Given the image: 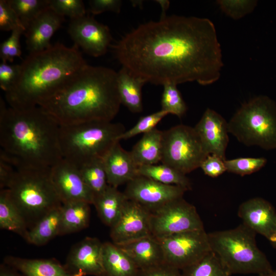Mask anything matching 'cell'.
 <instances>
[{
	"mask_svg": "<svg viewBox=\"0 0 276 276\" xmlns=\"http://www.w3.org/2000/svg\"><path fill=\"white\" fill-rule=\"evenodd\" d=\"M67 31L75 45L95 57L105 54L112 39L108 26L90 16L71 19Z\"/></svg>",
	"mask_w": 276,
	"mask_h": 276,
	"instance_id": "cell-12",
	"label": "cell"
},
{
	"mask_svg": "<svg viewBox=\"0 0 276 276\" xmlns=\"http://www.w3.org/2000/svg\"><path fill=\"white\" fill-rule=\"evenodd\" d=\"M217 3L221 10L234 19H238L251 13L257 5L256 1L220 0Z\"/></svg>",
	"mask_w": 276,
	"mask_h": 276,
	"instance_id": "cell-38",
	"label": "cell"
},
{
	"mask_svg": "<svg viewBox=\"0 0 276 276\" xmlns=\"http://www.w3.org/2000/svg\"><path fill=\"white\" fill-rule=\"evenodd\" d=\"M87 63L78 47L57 43L29 55L20 64L19 79L6 100L16 109L39 106L52 96L70 78Z\"/></svg>",
	"mask_w": 276,
	"mask_h": 276,
	"instance_id": "cell-4",
	"label": "cell"
},
{
	"mask_svg": "<svg viewBox=\"0 0 276 276\" xmlns=\"http://www.w3.org/2000/svg\"><path fill=\"white\" fill-rule=\"evenodd\" d=\"M268 240L272 247L276 249V228L272 236Z\"/></svg>",
	"mask_w": 276,
	"mask_h": 276,
	"instance_id": "cell-48",
	"label": "cell"
},
{
	"mask_svg": "<svg viewBox=\"0 0 276 276\" xmlns=\"http://www.w3.org/2000/svg\"><path fill=\"white\" fill-rule=\"evenodd\" d=\"M102 262L105 276H136L139 271L130 257L113 243H103Z\"/></svg>",
	"mask_w": 276,
	"mask_h": 276,
	"instance_id": "cell-25",
	"label": "cell"
},
{
	"mask_svg": "<svg viewBox=\"0 0 276 276\" xmlns=\"http://www.w3.org/2000/svg\"><path fill=\"white\" fill-rule=\"evenodd\" d=\"M50 169L16 168L6 189L29 230L50 211L62 204L53 185Z\"/></svg>",
	"mask_w": 276,
	"mask_h": 276,
	"instance_id": "cell-6",
	"label": "cell"
},
{
	"mask_svg": "<svg viewBox=\"0 0 276 276\" xmlns=\"http://www.w3.org/2000/svg\"><path fill=\"white\" fill-rule=\"evenodd\" d=\"M122 2L120 0H90L89 11L93 15H98L107 11L119 13Z\"/></svg>",
	"mask_w": 276,
	"mask_h": 276,
	"instance_id": "cell-43",
	"label": "cell"
},
{
	"mask_svg": "<svg viewBox=\"0 0 276 276\" xmlns=\"http://www.w3.org/2000/svg\"><path fill=\"white\" fill-rule=\"evenodd\" d=\"M158 3H159L162 8V13L161 17H165L167 16L166 15V12L167 10L169 8L170 2L168 1H156Z\"/></svg>",
	"mask_w": 276,
	"mask_h": 276,
	"instance_id": "cell-47",
	"label": "cell"
},
{
	"mask_svg": "<svg viewBox=\"0 0 276 276\" xmlns=\"http://www.w3.org/2000/svg\"><path fill=\"white\" fill-rule=\"evenodd\" d=\"M258 276H276V270H273L272 269L268 272L258 274Z\"/></svg>",
	"mask_w": 276,
	"mask_h": 276,
	"instance_id": "cell-49",
	"label": "cell"
},
{
	"mask_svg": "<svg viewBox=\"0 0 276 276\" xmlns=\"http://www.w3.org/2000/svg\"><path fill=\"white\" fill-rule=\"evenodd\" d=\"M21 72L20 64H0V87L5 92L10 91L17 82Z\"/></svg>",
	"mask_w": 276,
	"mask_h": 276,
	"instance_id": "cell-41",
	"label": "cell"
},
{
	"mask_svg": "<svg viewBox=\"0 0 276 276\" xmlns=\"http://www.w3.org/2000/svg\"><path fill=\"white\" fill-rule=\"evenodd\" d=\"M228 132L247 146L276 148V105L266 96L243 104L228 123Z\"/></svg>",
	"mask_w": 276,
	"mask_h": 276,
	"instance_id": "cell-8",
	"label": "cell"
},
{
	"mask_svg": "<svg viewBox=\"0 0 276 276\" xmlns=\"http://www.w3.org/2000/svg\"><path fill=\"white\" fill-rule=\"evenodd\" d=\"M18 28L25 27L19 18L11 7L8 0L0 1V29L4 31H12Z\"/></svg>",
	"mask_w": 276,
	"mask_h": 276,
	"instance_id": "cell-40",
	"label": "cell"
},
{
	"mask_svg": "<svg viewBox=\"0 0 276 276\" xmlns=\"http://www.w3.org/2000/svg\"><path fill=\"white\" fill-rule=\"evenodd\" d=\"M0 276H24L14 268L2 263L0 265Z\"/></svg>",
	"mask_w": 276,
	"mask_h": 276,
	"instance_id": "cell-46",
	"label": "cell"
},
{
	"mask_svg": "<svg viewBox=\"0 0 276 276\" xmlns=\"http://www.w3.org/2000/svg\"><path fill=\"white\" fill-rule=\"evenodd\" d=\"M238 215L242 223L267 239L275 229V209L262 198H252L242 203L239 207Z\"/></svg>",
	"mask_w": 276,
	"mask_h": 276,
	"instance_id": "cell-18",
	"label": "cell"
},
{
	"mask_svg": "<svg viewBox=\"0 0 276 276\" xmlns=\"http://www.w3.org/2000/svg\"><path fill=\"white\" fill-rule=\"evenodd\" d=\"M165 261L181 270L198 262L211 251L204 229L189 231L158 239Z\"/></svg>",
	"mask_w": 276,
	"mask_h": 276,
	"instance_id": "cell-11",
	"label": "cell"
},
{
	"mask_svg": "<svg viewBox=\"0 0 276 276\" xmlns=\"http://www.w3.org/2000/svg\"><path fill=\"white\" fill-rule=\"evenodd\" d=\"M167 114L168 112L160 109L158 111L141 117L135 125L120 135L119 141L129 139L136 135L150 131Z\"/></svg>",
	"mask_w": 276,
	"mask_h": 276,
	"instance_id": "cell-36",
	"label": "cell"
},
{
	"mask_svg": "<svg viewBox=\"0 0 276 276\" xmlns=\"http://www.w3.org/2000/svg\"><path fill=\"white\" fill-rule=\"evenodd\" d=\"M194 128L206 152L225 160L229 141L226 120L214 110L207 108Z\"/></svg>",
	"mask_w": 276,
	"mask_h": 276,
	"instance_id": "cell-17",
	"label": "cell"
},
{
	"mask_svg": "<svg viewBox=\"0 0 276 276\" xmlns=\"http://www.w3.org/2000/svg\"><path fill=\"white\" fill-rule=\"evenodd\" d=\"M118 73V88L121 104L133 113L143 110L142 87L146 82L122 67Z\"/></svg>",
	"mask_w": 276,
	"mask_h": 276,
	"instance_id": "cell-26",
	"label": "cell"
},
{
	"mask_svg": "<svg viewBox=\"0 0 276 276\" xmlns=\"http://www.w3.org/2000/svg\"><path fill=\"white\" fill-rule=\"evenodd\" d=\"M136 276H181V272L165 262L149 268L139 270Z\"/></svg>",
	"mask_w": 276,
	"mask_h": 276,
	"instance_id": "cell-44",
	"label": "cell"
},
{
	"mask_svg": "<svg viewBox=\"0 0 276 276\" xmlns=\"http://www.w3.org/2000/svg\"><path fill=\"white\" fill-rule=\"evenodd\" d=\"M16 167L2 153H0V188L7 189L13 179Z\"/></svg>",
	"mask_w": 276,
	"mask_h": 276,
	"instance_id": "cell-45",
	"label": "cell"
},
{
	"mask_svg": "<svg viewBox=\"0 0 276 276\" xmlns=\"http://www.w3.org/2000/svg\"><path fill=\"white\" fill-rule=\"evenodd\" d=\"M26 29L18 28L11 32V35L1 43L0 45V57L3 62H12L14 58L20 57L21 54L20 38L24 34Z\"/></svg>",
	"mask_w": 276,
	"mask_h": 276,
	"instance_id": "cell-39",
	"label": "cell"
},
{
	"mask_svg": "<svg viewBox=\"0 0 276 276\" xmlns=\"http://www.w3.org/2000/svg\"><path fill=\"white\" fill-rule=\"evenodd\" d=\"M110 228V238L116 245L152 236L149 211L127 199L119 220Z\"/></svg>",
	"mask_w": 276,
	"mask_h": 276,
	"instance_id": "cell-15",
	"label": "cell"
},
{
	"mask_svg": "<svg viewBox=\"0 0 276 276\" xmlns=\"http://www.w3.org/2000/svg\"><path fill=\"white\" fill-rule=\"evenodd\" d=\"M163 131L155 128L143 134L130 151L138 167L157 164L161 162Z\"/></svg>",
	"mask_w": 276,
	"mask_h": 276,
	"instance_id": "cell-23",
	"label": "cell"
},
{
	"mask_svg": "<svg viewBox=\"0 0 276 276\" xmlns=\"http://www.w3.org/2000/svg\"><path fill=\"white\" fill-rule=\"evenodd\" d=\"M4 263L24 276H74L64 265L54 259H34L12 256L4 258Z\"/></svg>",
	"mask_w": 276,
	"mask_h": 276,
	"instance_id": "cell-22",
	"label": "cell"
},
{
	"mask_svg": "<svg viewBox=\"0 0 276 276\" xmlns=\"http://www.w3.org/2000/svg\"><path fill=\"white\" fill-rule=\"evenodd\" d=\"M90 204L84 201H73L62 204L60 236L80 231L88 226Z\"/></svg>",
	"mask_w": 276,
	"mask_h": 276,
	"instance_id": "cell-27",
	"label": "cell"
},
{
	"mask_svg": "<svg viewBox=\"0 0 276 276\" xmlns=\"http://www.w3.org/2000/svg\"><path fill=\"white\" fill-rule=\"evenodd\" d=\"M49 7L57 14L71 19L85 15L86 10L81 0H49Z\"/></svg>",
	"mask_w": 276,
	"mask_h": 276,
	"instance_id": "cell-37",
	"label": "cell"
},
{
	"mask_svg": "<svg viewBox=\"0 0 276 276\" xmlns=\"http://www.w3.org/2000/svg\"><path fill=\"white\" fill-rule=\"evenodd\" d=\"M82 176L95 198L108 186L103 158L95 159L79 168Z\"/></svg>",
	"mask_w": 276,
	"mask_h": 276,
	"instance_id": "cell-31",
	"label": "cell"
},
{
	"mask_svg": "<svg viewBox=\"0 0 276 276\" xmlns=\"http://www.w3.org/2000/svg\"><path fill=\"white\" fill-rule=\"evenodd\" d=\"M161 99V110L168 114H172L181 118L186 113L187 107L177 85L167 83L164 85Z\"/></svg>",
	"mask_w": 276,
	"mask_h": 276,
	"instance_id": "cell-34",
	"label": "cell"
},
{
	"mask_svg": "<svg viewBox=\"0 0 276 276\" xmlns=\"http://www.w3.org/2000/svg\"><path fill=\"white\" fill-rule=\"evenodd\" d=\"M61 206L50 211L29 230L27 242L35 245L42 246L59 235Z\"/></svg>",
	"mask_w": 276,
	"mask_h": 276,
	"instance_id": "cell-29",
	"label": "cell"
},
{
	"mask_svg": "<svg viewBox=\"0 0 276 276\" xmlns=\"http://www.w3.org/2000/svg\"><path fill=\"white\" fill-rule=\"evenodd\" d=\"M0 228L13 232L27 241V223L6 189L0 191Z\"/></svg>",
	"mask_w": 276,
	"mask_h": 276,
	"instance_id": "cell-28",
	"label": "cell"
},
{
	"mask_svg": "<svg viewBox=\"0 0 276 276\" xmlns=\"http://www.w3.org/2000/svg\"><path fill=\"white\" fill-rule=\"evenodd\" d=\"M138 174L165 185L180 186L188 191L191 189V182L186 174L166 164L140 166Z\"/></svg>",
	"mask_w": 276,
	"mask_h": 276,
	"instance_id": "cell-30",
	"label": "cell"
},
{
	"mask_svg": "<svg viewBox=\"0 0 276 276\" xmlns=\"http://www.w3.org/2000/svg\"><path fill=\"white\" fill-rule=\"evenodd\" d=\"M64 20L63 16L57 14L50 7L33 19L24 33L29 53L42 51L51 47L52 36Z\"/></svg>",
	"mask_w": 276,
	"mask_h": 276,
	"instance_id": "cell-19",
	"label": "cell"
},
{
	"mask_svg": "<svg viewBox=\"0 0 276 276\" xmlns=\"http://www.w3.org/2000/svg\"><path fill=\"white\" fill-rule=\"evenodd\" d=\"M109 185L114 188L127 183L138 174V166L130 152L115 143L103 157Z\"/></svg>",
	"mask_w": 276,
	"mask_h": 276,
	"instance_id": "cell-20",
	"label": "cell"
},
{
	"mask_svg": "<svg viewBox=\"0 0 276 276\" xmlns=\"http://www.w3.org/2000/svg\"><path fill=\"white\" fill-rule=\"evenodd\" d=\"M181 276H231L218 256L212 251L195 263L181 270Z\"/></svg>",
	"mask_w": 276,
	"mask_h": 276,
	"instance_id": "cell-32",
	"label": "cell"
},
{
	"mask_svg": "<svg viewBox=\"0 0 276 276\" xmlns=\"http://www.w3.org/2000/svg\"><path fill=\"white\" fill-rule=\"evenodd\" d=\"M117 245L130 257L139 270L149 268L166 262L162 244L153 236Z\"/></svg>",
	"mask_w": 276,
	"mask_h": 276,
	"instance_id": "cell-21",
	"label": "cell"
},
{
	"mask_svg": "<svg viewBox=\"0 0 276 276\" xmlns=\"http://www.w3.org/2000/svg\"><path fill=\"white\" fill-rule=\"evenodd\" d=\"M125 131L122 124L111 121L60 126L62 158L79 169L95 159L103 158Z\"/></svg>",
	"mask_w": 276,
	"mask_h": 276,
	"instance_id": "cell-5",
	"label": "cell"
},
{
	"mask_svg": "<svg viewBox=\"0 0 276 276\" xmlns=\"http://www.w3.org/2000/svg\"><path fill=\"white\" fill-rule=\"evenodd\" d=\"M208 234L211 251L231 274H259L272 270L257 245L256 233L243 223L233 229Z\"/></svg>",
	"mask_w": 276,
	"mask_h": 276,
	"instance_id": "cell-7",
	"label": "cell"
},
{
	"mask_svg": "<svg viewBox=\"0 0 276 276\" xmlns=\"http://www.w3.org/2000/svg\"><path fill=\"white\" fill-rule=\"evenodd\" d=\"M102 246L98 238H85L73 247L64 267L74 276H105Z\"/></svg>",
	"mask_w": 276,
	"mask_h": 276,
	"instance_id": "cell-16",
	"label": "cell"
},
{
	"mask_svg": "<svg viewBox=\"0 0 276 276\" xmlns=\"http://www.w3.org/2000/svg\"><path fill=\"white\" fill-rule=\"evenodd\" d=\"M127 198L124 192L110 185L94 199L99 217L106 225L111 227L119 220Z\"/></svg>",
	"mask_w": 276,
	"mask_h": 276,
	"instance_id": "cell-24",
	"label": "cell"
},
{
	"mask_svg": "<svg viewBox=\"0 0 276 276\" xmlns=\"http://www.w3.org/2000/svg\"><path fill=\"white\" fill-rule=\"evenodd\" d=\"M118 73L87 64L40 106L59 126L111 122L121 104Z\"/></svg>",
	"mask_w": 276,
	"mask_h": 276,
	"instance_id": "cell-2",
	"label": "cell"
},
{
	"mask_svg": "<svg viewBox=\"0 0 276 276\" xmlns=\"http://www.w3.org/2000/svg\"><path fill=\"white\" fill-rule=\"evenodd\" d=\"M59 128L40 106L7 107L1 98L0 151L16 168H51L61 160Z\"/></svg>",
	"mask_w": 276,
	"mask_h": 276,
	"instance_id": "cell-3",
	"label": "cell"
},
{
	"mask_svg": "<svg viewBox=\"0 0 276 276\" xmlns=\"http://www.w3.org/2000/svg\"><path fill=\"white\" fill-rule=\"evenodd\" d=\"M209 154L194 127L178 125L163 131L161 162L187 174Z\"/></svg>",
	"mask_w": 276,
	"mask_h": 276,
	"instance_id": "cell-9",
	"label": "cell"
},
{
	"mask_svg": "<svg viewBox=\"0 0 276 276\" xmlns=\"http://www.w3.org/2000/svg\"><path fill=\"white\" fill-rule=\"evenodd\" d=\"M187 191L180 186L165 185L139 175L127 183L124 193L128 199L151 210L183 197Z\"/></svg>",
	"mask_w": 276,
	"mask_h": 276,
	"instance_id": "cell-13",
	"label": "cell"
},
{
	"mask_svg": "<svg viewBox=\"0 0 276 276\" xmlns=\"http://www.w3.org/2000/svg\"><path fill=\"white\" fill-rule=\"evenodd\" d=\"M50 176L62 204L84 201L93 204L94 194L85 183L78 168L62 158L51 168Z\"/></svg>",
	"mask_w": 276,
	"mask_h": 276,
	"instance_id": "cell-14",
	"label": "cell"
},
{
	"mask_svg": "<svg viewBox=\"0 0 276 276\" xmlns=\"http://www.w3.org/2000/svg\"><path fill=\"white\" fill-rule=\"evenodd\" d=\"M264 157H239L225 160L226 171L241 176L249 175L258 171L266 163Z\"/></svg>",
	"mask_w": 276,
	"mask_h": 276,
	"instance_id": "cell-35",
	"label": "cell"
},
{
	"mask_svg": "<svg viewBox=\"0 0 276 276\" xmlns=\"http://www.w3.org/2000/svg\"><path fill=\"white\" fill-rule=\"evenodd\" d=\"M224 161L217 155L209 154L202 162L200 167L205 174L211 177H216L226 171Z\"/></svg>",
	"mask_w": 276,
	"mask_h": 276,
	"instance_id": "cell-42",
	"label": "cell"
},
{
	"mask_svg": "<svg viewBox=\"0 0 276 276\" xmlns=\"http://www.w3.org/2000/svg\"><path fill=\"white\" fill-rule=\"evenodd\" d=\"M149 211L151 234L157 239L184 232L204 229L196 208L183 197Z\"/></svg>",
	"mask_w": 276,
	"mask_h": 276,
	"instance_id": "cell-10",
	"label": "cell"
},
{
	"mask_svg": "<svg viewBox=\"0 0 276 276\" xmlns=\"http://www.w3.org/2000/svg\"><path fill=\"white\" fill-rule=\"evenodd\" d=\"M8 1L26 29L33 19L49 7V0H8Z\"/></svg>",
	"mask_w": 276,
	"mask_h": 276,
	"instance_id": "cell-33",
	"label": "cell"
},
{
	"mask_svg": "<svg viewBox=\"0 0 276 276\" xmlns=\"http://www.w3.org/2000/svg\"><path fill=\"white\" fill-rule=\"evenodd\" d=\"M112 48L122 67L155 85H209L223 65L215 26L205 18L162 17L139 26Z\"/></svg>",
	"mask_w": 276,
	"mask_h": 276,
	"instance_id": "cell-1",
	"label": "cell"
}]
</instances>
